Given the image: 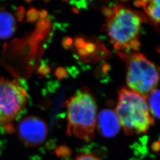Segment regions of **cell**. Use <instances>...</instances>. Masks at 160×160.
<instances>
[{
    "mask_svg": "<svg viewBox=\"0 0 160 160\" xmlns=\"http://www.w3.org/2000/svg\"><path fill=\"white\" fill-rule=\"evenodd\" d=\"M103 12L106 18V30L114 48L120 52L137 50L145 16L121 4L105 7Z\"/></svg>",
    "mask_w": 160,
    "mask_h": 160,
    "instance_id": "cell-1",
    "label": "cell"
},
{
    "mask_svg": "<svg viewBox=\"0 0 160 160\" xmlns=\"http://www.w3.org/2000/svg\"><path fill=\"white\" fill-rule=\"evenodd\" d=\"M68 135H74L87 142L94 136L97 122V104L86 88L76 92L66 102Z\"/></svg>",
    "mask_w": 160,
    "mask_h": 160,
    "instance_id": "cell-2",
    "label": "cell"
},
{
    "mask_svg": "<svg viewBox=\"0 0 160 160\" xmlns=\"http://www.w3.org/2000/svg\"><path fill=\"white\" fill-rule=\"evenodd\" d=\"M115 112L128 135L146 133L154 122L147 99L126 88L119 92Z\"/></svg>",
    "mask_w": 160,
    "mask_h": 160,
    "instance_id": "cell-3",
    "label": "cell"
},
{
    "mask_svg": "<svg viewBox=\"0 0 160 160\" xmlns=\"http://www.w3.org/2000/svg\"><path fill=\"white\" fill-rule=\"evenodd\" d=\"M119 55L126 62V82L129 89L147 99L159 82V67L141 53L119 52Z\"/></svg>",
    "mask_w": 160,
    "mask_h": 160,
    "instance_id": "cell-4",
    "label": "cell"
},
{
    "mask_svg": "<svg viewBox=\"0 0 160 160\" xmlns=\"http://www.w3.org/2000/svg\"><path fill=\"white\" fill-rule=\"evenodd\" d=\"M28 92L17 80L0 77V126L12 123L24 109Z\"/></svg>",
    "mask_w": 160,
    "mask_h": 160,
    "instance_id": "cell-5",
    "label": "cell"
},
{
    "mask_svg": "<svg viewBox=\"0 0 160 160\" xmlns=\"http://www.w3.org/2000/svg\"><path fill=\"white\" fill-rule=\"evenodd\" d=\"M18 137L26 145L35 147L43 143L48 135L46 122L40 118L31 116L25 118L18 126Z\"/></svg>",
    "mask_w": 160,
    "mask_h": 160,
    "instance_id": "cell-6",
    "label": "cell"
},
{
    "mask_svg": "<svg viewBox=\"0 0 160 160\" xmlns=\"http://www.w3.org/2000/svg\"><path fill=\"white\" fill-rule=\"evenodd\" d=\"M96 126L98 133L104 138L115 137L120 131V121L115 111L104 109L97 116Z\"/></svg>",
    "mask_w": 160,
    "mask_h": 160,
    "instance_id": "cell-7",
    "label": "cell"
},
{
    "mask_svg": "<svg viewBox=\"0 0 160 160\" xmlns=\"http://www.w3.org/2000/svg\"><path fill=\"white\" fill-rule=\"evenodd\" d=\"M16 30V20L12 14L7 12H0V39L10 38Z\"/></svg>",
    "mask_w": 160,
    "mask_h": 160,
    "instance_id": "cell-8",
    "label": "cell"
},
{
    "mask_svg": "<svg viewBox=\"0 0 160 160\" xmlns=\"http://www.w3.org/2000/svg\"><path fill=\"white\" fill-rule=\"evenodd\" d=\"M134 4L138 7L142 8L153 23L160 24V0L138 1L134 2Z\"/></svg>",
    "mask_w": 160,
    "mask_h": 160,
    "instance_id": "cell-9",
    "label": "cell"
},
{
    "mask_svg": "<svg viewBox=\"0 0 160 160\" xmlns=\"http://www.w3.org/2000/svg\"><path fill=\"white\" fill-rule=\"evenodd\" d=\"M150 113L160 119V90L155 89L147 98Z\"/></svg>",
    "mask_w": 160,
    "mask_h": 160,
    "instance_id": "cell-10",
    "label": "cell"
},
{
    "mask_svg": "<svg viewBox=\"0 0 160 160\" xmlns=\"http://www.w3.org/2000/svg\"><path fill=\"white\" fill-rule=\"evenodd\" d=\"M55 153L59 157L65 158L68 157L71 152H70V149L68 147L65 146H60L56 149Z\"/></svg>",
    "mask_w": 160,
    "mask_h": 160,
    "instance_id": "cell-11",
    "label": "cell"
},
{
    "mask_svg": "<svg viewBox=\"0 0 160 160\" xmlns=\"http://www.w3.org/2000/svg\"><path fill=\"white\" fill-rule=\"evenodd\" d=\"M39 16V12L34 8L29 10L27 14V19L29 22H34Z\"/></svg>",
    "mask_w": 160,
    "mask_h": 160,
    "instance_id": "cell-12",
    "label": "cell"
},
{
    "mask_svg": "<svg viewBox=\"0 0 160 160\" xmlns=\"http://www.w3.org/2000/svg\"><path fill=\"white\" fill-rule=\"evenodd\" d=\"M74 160H101L92 154L84 153L78 155Z\"/></svg>",
    "mask_w": 160,
    "mask_h": 160,
    "instance_id": "cell-13",
    "label": "cell"
},
{
    "mask_svg": "<svg viewBox=\"0 0 160 160\" xmlns=\"http://www.w3.org/2000/svg\"><path fill=\"white\" fill-rule=\"evenodd\" d=\"M5 131L7 133H14L16 130L14 129V127L12 123H9L8 125H6V126H4Z\"/></svg>",
    "mask_w": 160,
    "mask_h": 160,
    "instance_id": "cell-14",
    "label": "cell"
},
{
    "mask_svg": "<svg viewBox=\"0 0 160 160\" xmlns=\"http://www.w3.org/2000/svg\"><path fill=\"white\" fill-rule=\"evenodd\" d=\"M17 18L18 19V20L21 21L22 20V19L24 16V10L23 7H20L18 10H17V13H16Z\"/></svg>",
    "mask_w": 160,
    "mask_h": 160,
    "instance_id": "cell-15",
    "label": "cell"
},
{
    "mask_svg": "<svg viewBox=\"0 0 160 160\" xmlns=\"http://www.w3.org/2000/svg\"><path fill=\"white\" fill-rule=\"evenodd\" d=\"M39 72H40L41 74L45 75L48 72H49V69L48 67L46 65H42V66L40 67V68L39 69Z\"/></svg>",
    "mask_w": 160,
    "mask_h": 160,
    "instance_id": "cell-16",
    "label": "cell"
},
{
    "mask_svg": "<svg viewBox=\"0 0 160 160\" xmlns=\"http://www.w3.org/2000/svg\"><path fill=\"white\" fill-rule=\"evenodd\" d=\"M1 153H2V143L0 141V155L1 154Z\"/></svg>",
    "mask_w": 160,
    "mask_h": 160,
    "instance_id": "cell-17",
    "label": "cell"
},
{
    "mask_svg": "<svg viewBox=\"0 0 160 160\" xmlns=\"http://www.w3.org/2000/svg\"><path fill=\"white\" fill-rule=\"evenodd\" d=\"M158 52H159L160 53V49H158Z\"/></svg>",
    "mask_w": 160,
    "mask_h": 160,
    "instance_id": "cell-18",
    "label": "cell"
}]
</instances>
